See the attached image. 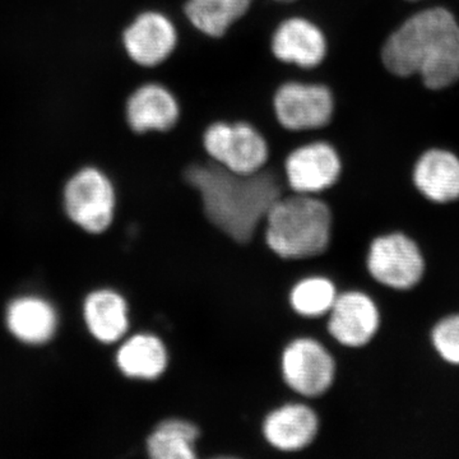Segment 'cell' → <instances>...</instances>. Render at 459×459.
<instances>
[{"label": "cell", "mask_w": 459, "mask_h": 459, "mask_svg": "<svg viewBox=\"0 0 459 459\" xmlns=\"http://www.w3.org/2000/svg\"><path fill=\"white\" fill-rule=\"evenodd\" d=\"M430 337L437 355L448 364L459 367V313L437 320Z\"/></svg>", "instance_id": "22"}, {"label": "cell", "mask_w": 459, "mask_h": 459, "mask_svg": "<svg viewBox=\"0 0 459 459\" xmlns=\"http://www.w3.org/2000/svg\"><path fill=\"white\" fill-rule=\"evenodd\" d=\"M204 147L211 161L238 174L261 171L270 160L267 141L246 122L211 124L204 134Z\"/></svg>", "instance_id": "8"}, {"label": "cell", "mask_w": 459, "mask_h": 459, "mask_svg": "<svg viewBox=\"0 0 459 459\" xmlns=\"http://www.w3.org/2000/svg\"><path fill=\"white\" fill-rule=\"evenodd\" d=\"M83 320L99 343L114 346L133 331L131 301L115 287H100L84 299Z\"/></svg>", "instance_id": "14"}, {"label": "cell", "mask_w": 459, "mask_h": 459, "mask_svg": "<svg viewBox=\"0 0 459 459\" xmlns=\"http://www.w3.org/2000/svg\"><path fill=\"white\" fill-rule=\"evenodd\" d=\"M273 108L277 120L287 131H313L331 122L334 98L325 84L292 81L276 91Z\"/></svg>", "instance_id": "11"}, {"label": "cell", "mask_w": 459, "mask_h": 459, "mask_svg": "<svg viewBox=\"0 0 459 459\" xmlns=\"http://www.w3.org/2000/svg\"><path fill=\"white\" fill-rule=\"evenodd\" d=\"M320 434V416L312 402L290 398L272 407L261 421L263 442L272 458H303Z\"/></svg>", "instance_id": "6"}, {"label": "cell", "mask_w": 459, "mask_h": 459, "mask_svg": "<svg viewBox=\"0 0 459 459\" xmlns=\"http://www.w3.org/2000/svg\"><path fill=\"white\" fill-rule=\"evenodd\" d=\"M383 65L400 77L420 74L430 90L459 80V25L446 8H430L395 30L382 50Z\"/></svg>", "instance_id": "2"}, {"label": "cell", "mask_w": 459, "mask_h": 459, "mask_svg": "<svg viewBox=\"0 0 459 459\" xmlns=\"http://www.w3.org/2000/svg\"><path fill=\"white\" fill-rule=\"evenodd\" d=\"M340 287L322 272H309L296 279L287 291V305L296 318L323 323L333 307Z\"/></svg>", "instance_id": "20"}, {"label": "cell", "mask_w": 459, "mask_h": 459, "mask_svg": "<svg viewBox=\"0 0 459 459\" xmlns=\"http://www.w3.org/2000/svg\"><path fill=\"white\" fill-rule=\"evenodd\" d=\"M202 429L192 419L168 415L157 420L144 437V457L199 459Z\"/></svg>", "instance_id": "18"}, {"label": "cell", "mask_w": 459, "mask_h": 459, "mask_svg": "<svg viewBox=\"0 0 459 459\" xmlns=\"http://www.w3.org/2000/svg\"><path fill=\"white\" fill-rule=\"evenodd\" d=\"M186 188L197 198L202 216L230 243L267 250L262 229L272 204L287 192L283 174L264 168L238 174L216 162H192L183 171Z\"/></svg>", "instance_id": "1"}, {"label": "cell", "mask_w": 459, "mask_h": 459, "mask_svg": "<svg viewBox=\"0 0 459 459\" xmlns=\"http://www.w3.org/2000/svg\"><path fill=\"white\" fill-rule=\"evenodd\" d=\"M117 373L135 385H151L165 377L170 350L164 338L148 329H134L117 343L114 353Z\"/></svg>", "instance_id": "12"}, {"label": "cell", "mask_w": 459, "mask_h": 459, "mask_svg": "<svg viewBox=\"0 0 459 459\" xmlns=\"http://www.w3.org/2000/svg\"><path fill=\"white\" fill-rule=\"evenodd\" d=\"M274 2H279V3H290V2H295V0H274Z\"/></svg>", "instance_id": "23"}, {"label": "cell", "mask_w": 459, "mask_h": 459, "mask_svg": "<svg viewBox=\"0 0 459 459\" xmlns=\"http://www.w3.org/2000/svg\"><path fill=\"white\" fill-rule=\"evenodd\" d=\"M63 204L69 220L90 235L107 234L117 220V188L107 172L93 166L66 181Z\"/></svg>", "instance_id": "5"}, {"label": "cell", "mask_w": 459, "mask_h": 459, "mask_svg": "<svg viewBox=\"0 0 459 459\" xmlns=\"http://www.w3.org/2000/svg\"><path fill=\"white\" fill-rule=\"evenodd\" d=\"M126 122L133 132H168L177 126L180 107L170 90L160 83L138 87L126 101Z\"/></svg>", "instance_id": "16"}, {"label": "cell", "mask_w": 459, "mask_h": 459, "mask_svg": "<svg viewBox=\"0 0 459 459\" xmlns=\"http://www.w3.org/2000/svg\"><path fill=\"white\" fill-rule=\"evenodd\" d=\"M282 174L289 192L325 197L342 179V159L328 142H310L289 153Z\"/></svg>", "instance_id": "10"}, {"label": "cell", "mask_w": 459, "mask_h": 459, "mask_svg": "<svg viewBox=\"0 0 459 459\" xmlns=\"http://www.w3.org/2000/svg\"><path fill=\"white\" fill-rule=\"evenodd\" d=\"M333 225V210L327 198L287 190L268 211L262 240L279 261L309 264L329 252Z\"/></svg>", "instance_id": "3"}, {"label": "cell", "mask_w": 459, "mask_h": 459, "mask_svg": "<svg viewBox=\"0 0 459 459\" xmlns=\"http://www.w3.org/2000/svg\"><path fill=\"white\" fill-rule=\"evenodd\" d=\"M411 180L429 202L446 204L458 201L459 157L451 151L429 150L413 165Z\"/></svg>", "instance_id": "17"}, {"label": "cell", "mask_w": 459, "mask_h": 459, "mask_svg": "<svg viewBox=\"0 0 459 459\" xmlns=\"http://www.w3.org/2000/svg\"><path fill=\"white\" fill-rule=\"evenodd\" d=\"M325 341L334 350L364 349L380 328L376 299L364 290H342L323 320Z\"/></svg>", "instance_id": "9"}, {"label": "cell", "mask_w": 459, "mask_h": 459, "mask_svg": "<svg viewBox=\"0 0 459 459\" xmlns=\"http://www.w3.org/2000/svg\"><path fill=\"white\" fill-rule=\"evenodd\" d=\"M367 271L377 286L406 291L424 276L425 259L418 243L409 235L388 232L370 241Z\"/></svg>", "instance_id": "7"}, {"label": "cell", "mask_w": 459, "mask_h": 459, "mask_svg": "<svg viewBox=\"0 0 459 459\" xmlns=\"http://www.w3.org/2000/svg\"><path fill=\"white\" fill-rule=\"evenodd\" d=\"M253 0H188L184 12L199 32L210 38H221L240 20Z\"/></svg>", "instance_id": "21"}, {"label": "cell", "mask_w": 459, "mask_h": 459, "mask_svg": "<svg viewBox=\"0 0 459 459\" xmlns=\"http://www.w3.org/2000/svg\"><path fill=\"white\" fill-rule=\"evenodd\" d=\"M279 371L283 386L292 397L318 401L329 394L336 382V351L316 334H296L281 350Z\"/></svg>", "instance_id": "4"}, {"label": "cell", "mask_w": 459, "mask_h": 459, "mask_svg": "<svg viewBox=\"0 0 459 459\" xmlns=\"http://www.w3.org/2000/svg\"><path fill=\"white\" fill-rule=\"evenodd\" d=\"M5 323L12 336L29 346H41L56 336V307L39 296H21L8 305Z\"/></svg>", "instance_id": "19"}, {"label": "cell", "mask_w": 459, "mask_h": 459, "mask_svg": "<svg viewBox=\"0 0 459 459\" xmlns=\"http://www.w3.org/2000/svg\"><path fill=\"white\" fill-rule=\"evenodd\" d=\"M271 49L280 62L312 69L327 56L328 42L325 32L312 21L292 17L274 30Z\"/></svg>", "instance_id": "15"}, {"label": "cell", "mask_w": 459, "mask_h": 459, "mask_svg": "<svg viewBox=\"0 0 459 459\" xmlns=\"http://www.w3.org/2000/svg\"><path fill=\"white\" fill-rule=\"evenodd\" d=\"M124 49L135 65L156 66L174 53L177 27L161 12L147 11L135 17L123 33Z\"/></svg>", "instance_id": "13"}]
</instances>
